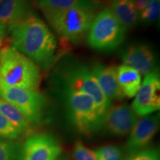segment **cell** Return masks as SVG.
<instances>
[{
	"mask_svg": "<svg viewBox=\"0 0 160 160\" xmlns=\"http://www.w3.org/2000/svg\"><path fill=\"white\" fill-rule=\"evenodd\" d=\"M8 32L13 48L41 68L47 70L51 67L56 57L57 39L40 18L32 13L10 26Z\"/></svg>",
	"mask_w": 160,
	"mask_h": 160,
	"instance_id": "obj_1",
	"label": "cell"
},
{
	"mask_svg": "<svg viewBox=\"0 0 160 160\" xmlns=\"http://www.w3.org/2000/svg\"><path fill=\"white\" fill-rule=\"evenodd\" d=\"M52 79L62 92H79L91 96L102 117L111 106V101L101 91L91 68L79 61L68 58L63 59L56 67Z\"/></svg>",
	"mask_w": 160,
	"mask_h": 160,
	"instance_id": "obj_2",
	"label": "cell"
},
{
	"mask_svg": "<svg viewBox=\"0 0 160 160\" xmlns=\"http://www.w3.org/2000/svg\"><path fill=\"white\" fill-rule=\"evenodd\" d=\"M40 68L11 45L0 49V82L10 87L37 91L41 83Z\"/></svg>",
	"mask_w": 160,
	"mask_h": 160,
	"instance_id": "obj_3",
	"label": "cell"
},
{
	"mask_svg": "<svg viewBox=\"0 0 160 160\" xmlns=\"http://www.w3.org/2000/svg\"><path fill=\"white\" fill-rule=\"evenodd\" d=\"M56 33L71 42L82 39L91 28L96 11L85 8L42 10Z\"/></svg>",
	"mask_w": 160,
	"mask_h": 160,
	"instance_id": "obj_4",
	"label": "cell"
},
{
	"mask_svg": "<svg viewBox=\"0 0 160 160\" xmlns=\"http://www.w3.org/2000/svg\"><path fill=\"white\" fill-rule=\"evenodd\" d=\"M125 32L109 8H106L96 15L88 32L87 42L98 51L111 52L122 45Z\"/></svg>",
	"mask_w": 160,
	"mask_h": 160,
	"instance_id": "obj_5",
	"label": "cell"
},
{
	"mask_svg": "<svg viewBox=\"0 0 160 160\" xmlns=\"http://www.w3.org/2000/svg\"><path fill=\"white\" fill-rule=\"evenodd\" d=\"M63 93L70 119L80 133L92 134L101 129L103 117L99 113L91 96L79 92Z\"/></svg>",
	"mask_w": 160,
	"mask_h": 160,
	"instance_id": "obj_6",
	"label": "cell"
},
{
	"mask_svg": "<svg viewBox=\"0 0 160 160\" xmlns=\"http://www.w3.org/2000/svg\"><path fill=\"white\" fill-rule=\"evenodd\" d=\"M0 98L17 108L32 125L42 122L46 99L37 91L10 87L0 82Z\"/></svg>",
	"mask_w": 160,
	"mask_h": 160,
	"instance_id": "obj_7",
	"label": "cell"
},
{
	"mask_svg": "<svg viewBox=\"0 0 160 160\" xmlns=\"http://www.w3.org/2000/svg\"><path fill=\"white\" fill-rule=\"evenodd\" d=\"M160 78L157 69L145 76L131 108L138 117H145L160 108Z\"/></svg>",
	"mask_w": 160,
	"mask_h": 160,
	"instance_id": "obj_8",
	"label": "cell"
},
{
	"mask_svg": "<svg viewBox=\"0 0 160 160\" xmlns=\"http://www.w3.org/2000/svg\"><path fill=\"white\" fill-rule=\"evenodd\" d=\"M62 154V147L52 136L32 133L22 146L21 160H54Z\"/></svg>",
	"mask_w": 160,
	"mask_h": 160,
	"instance_id": "obj_9",
	"label": "cell"
},
{
	"mask_svg": "<svg viewBox=\"0 0 160 160\" xmlns=\"http://www.w3.org/2000/svg\"><path fill=\"white\" fill-rule=\"evenodd\" d=\"M138 120V116L127 104L111 106L103 116L101 129L111 135L124 137L130 133Z\"/></svg>",
	"mask_w": 160,
	"mask_h": 160,
	"instance_id": "obj_10",
	"label": "cell"
},
{
	"mask_svg": "<svg viewBox=\"0 0 160 160\" xmlns=\"http://www.w3.org/2000/svg\"><path fill=\"white\" fill-rule=\"evenodd\" d=\"M159 125L158 114H150L138 120L133 126L126 145L128 155L145 150L157 134Z\"/></svg>",
	"mask_w": 160,
	"mask_h": 160,
	"instance_id": "obj_11",
	"label": "cell"
},
{
	"mask_svg": "<svg viewBox=\"0 0 160 160\" xmlns=\"http://www.w3.org/2000/svg\"><path fill=\"white\" fill-rule=\"evenodd\" d=\"M124 65L137 70L140 74L148 73L157 70V60L153 51L145 44L137 43L128 46L120 55Z\"/></svg>",
	"mask_w": 160,
	"mask_h": 160,
	"instance_id": "obj_12",
	"label": "cell"
},
{
	"mask_svg": "<svg viewBox=\"0 0 160 160\" xmlns=\"http://www.w3.org/2000/svg\"><path fill=\"white\" fill-rule=\"evenodd\" d=\"M91 71L101 91L109 100H121L125 98L118 83L117 68L95 62L92 65Z\"/></svg>",
	"mask_w": 160,
	"mask_h": 160,
	"instance_id": "obj_13",
	"label": "cell"
},
{
	"mask_svg": "<svg viewBox=\"0 0 160 160\" xmlns=\"http://www.w3.org/2000/svg\"><path fill=\"white\" fill-rule=\"evenodd\" d=\"M33 13L30 0H0V23L13 25Z\"/></svg>",
	"mask_w": 160,
	"mask_h": 160,
	"instance_id": "obj_14",
	"label": "cell"
},
{
	"mask_svg": "<svg viewBox=\"0 0 160 160\" xmlns=\"http://www.w3.org/2000/svg\"><path fill=\"white\" fill-rule=\"evenodd\" d=\"M117 80L125 97L133 98L142 84V75L137 70L125 65L117 68Z\"/></svg>",
	"mask_w": 160,
	"mask_h": 160,
	"instance_id": "obj_15",
	"label": "cell"
},
{
	"mask_svg": "<svg viewBox=\"0 0 160 160\" xmlns=\"http://www.w3.org/2000/svg\"><path fill=\"white\" fill-rule=\"evenodd\" d=\"M109 9L125 30L132 28L139 19L134 0H116L111 3Z\"/></svg>",
	"mask_w": 160,
	"mask_h": 160,
	"instance_id": "obj_16",
	"label": "cell"
},
{
	"mask_svg": "<svg viewBox=\"0 0 160 160\" xmlns=\"http://www.w3.org/2000/svg\"><path fill=\"white\" fill-rule=\"evenodd\" d=\"M41 10L85 8L97 10L102 5L100 0H34Z\"/></svg>",
	"mask_w": 160,
	"mask_h": 160,
	"instance_id": "obj_17",
	"label": "cell"
},
{
	"mask_svg": "<svg viewBox=\"0 0 160 160\" xmlns=\"http://www.w3.org/2000/svg\"><path fill=\"white\" fill-rule=\"evenodd\" d=\"M0 112L22 134L29 133L32 125L25 115L14 105L0 98Z\"/></svg>",
	"mask_w": 160,
	"mask_h": 160,
	"instance_id": "obj_18",
	"label": "cell"
},
{
	"mask_svg": "<svg viewBox=\"0 0 160 160\" xmlns=\"http://www.w3.org/2000/svg\"><path fill=\"white\" fill-rule=\"evenodd\" d=\"M22 146L14 139L0 137V160H21Z\"/></svg>",
	"mask_w": 160,
	"mask_h": 160,
	"instance_id": "obj_19",
	"label": "cell"
},
{
	"mask_svg": "<svg viewBox=\"0 0 160 160\" xmlns=\"http://www.w3.org/2000/svg\"><path fill=\"white\" fill-rule=\"evenodd\" d=\"M160 1L150 0L145 8L139 13L140 19L146 23L153 22L159 17Z\"/></svg>",
	"mask_w": 160,
	"mask_h": 160,
	"instance_id": "obj_20",
	"label": "cell"
},
{
	"mask_svg": "<svg viewBox=\"0 0 160 160\" xmlns=\"http://www.w3.org/2000/svg\"><path fill=\"white\" fill-rule=\"evenodd\" d=\"M73 155L75 160H97L96 151L86 147L81 141L75 143Z\"/></svg>",
	"mask_w": 160,
	"mask_h": 160,
	"instance_id": "obj_21",
	"label": "cell"
},
{
	"mask_svg": "<svg viewBox=\"0 0 160 160\" xmlns=\"http://www.w3.org/2000/svg\"><path fill=\"white\" fill-rule=\"evenodd\" d=\"M20 136H21V133L0 112V137L4 138V139H16Z\"/></svg>",
	"mask_w": 160,
	"mask_h": 160,
	"instance_id": "obj_22",
	"label": "cell"
},
{
	"mask_svg": "<svg viewBox=\"0 0 160 160\" xmlns=\"http://www.w3.org/2000/svg\"><path fill=\"white\" fill-rule=\"evenodd\" d=\"M126 160H159V155L157 150L145 149L129 155Z\"/></svg>",
	"mask_w": 160,
	"mask_h": 160,
	"instance_id": "obj_23",
	"label": "cell"
},
{
	"mask_svg": "<svg viewBox=\"0 0 160 160\" xmlns=\"http://www.w3.org/2000/svg\"><path fill=\"white\" fill-rule=\"evenodd\" d=\"M149 2L150 0H134V5L138 13H139L140 12L145 8Z\"/></svg>",
	"mask_w": 160,
	"mask_h": 160,
	"instance_id": "obj_24",
	"label": "cell"
},
{
	"mask_svg": "<svg viewBox=\"0 0 160 160\" xmlns=\"http://www.w3.org/2000/svg\"><path fill=\"white\" fill-rule=\"evenodd\" d=\"M6 29H7V27L2 25V23H0V47L2 45L4 39H5L6 34Z\"/></svg>",
	"mask_w": 160,
	"mask_h": 160,
	"instance_id": "obj_25",
	"label": "cell"
},
{
	"mask_svg": "<svg viewBox=\"0 0 160 160\" xmlns=\"http://www.w3.org/2000/svg\"><path fill=\"white\" fill-rule=\"evenodd\" d=\"M122 152L120 151L119 153H116V154L111 156V157H106L105 159H99V160H122Z\"/></svg>",
	"mask_w": 160,
	"mask_h": 160,
	"instance_id": "obj_26",
	"label": "cell"
},
{
	"mask_svg": "<svg viewBox=\"0 0 160 160\" xmlns=\"http://www.w3.org/2000/svg\"><path fill=\"white\" fill-rule=\"evenodd\" d=\"M54 160H68V159H66L65 157H64L61 154V155L59 156V157H58L57 158V159H55Z\"/></svg>",
	"mask_w": 160,
	"mask_h": 160,
	"instance_id": "obj_27",
	"label": "cell"
},
{
	"mask_svg": "<svg viewBox=\"0 0 160 160\" xmlns=\"http://www.w3.org/2000/svg\"><path fill=\"white\" fill-rule=\"evenodd\" d=\"M108 1H109L110 2H113V1H116V0H108Z\"/></svg>",
	"mask_w": 160,
	"mask_h": 160,
	"instance_id": "obj_28",
	"label": "cell"
}]
</instances>
